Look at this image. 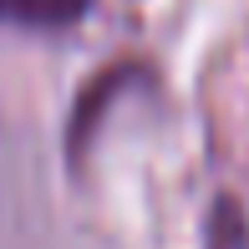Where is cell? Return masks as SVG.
<instances>
[{"label":"cell","instance_id":"obj_1","mask_svg":"<svg viewBox=\"0 0 249 249\" xmlns=\"http://www.w3.org/2000/svg\"><path fill=\"white\" fill-rule=\"evenodd\" d=\"M87 5L92 0H0V20L26 31H61L87 16Z\"/></svg>","mask_w":249,"mask_h":249}]
</instances>
